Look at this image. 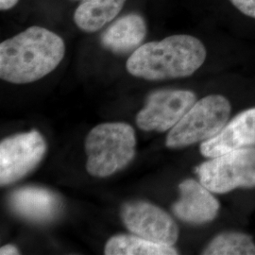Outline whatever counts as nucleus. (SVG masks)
Segmentation results:
<instances>
[{"label": "nucleus", "mask_w": 255, "mask_h": 255, "mask_svg": "<svg viewBox=\"0 0 255 255\" xmlns=\"http://www.w3.org/2000/svg\"><path fill=\"white\" fill-rule=\"evenodd\" d=\"M19 0H0V9L1 10H7V9L13 8Z\"/></svg>", "instance_id": "obj_18"}, {"label": "nucleus", "mask_w": 255, "mask_h": 255, "mask_svg": "<svg viewBox=\"0 0 255 255\" xmlns=\"http://www.w3.org/2000/svg\"><path fill=\"white\" fill-rule=\"evenodd\" d=\"M121 218L132 234L151 242L173 246L179 228L173 219L160 207L146 201H130L123 205Z\"/></svg>", "instance_id": "obj_8"}, {"label": "nucleus", "mask_w": 255, "mask_h": 255, "mask_svg": "<svg viewBox=\"0 0 255 255\" xmlns=\"http://www.w3.org/2000/svg\"><path fill=\"white\" fill-rule=\"evenodd\" d=\"M65 54L64 40L45 27H30L0 45V78L14 84L51 73Z\"/></svg>", "instance_id": "obj_1"}, {"label": "nucleus", "mask_w": 255, "mask_h": 255, "mask_svg": "<svg viewBox=\"0 0 255 255\" xmlns=\"http://www.w3.org/2000/svg\"><path fill=\"white\" fill-rule=\"evenodd\" d=\"M206 48L198 38L179 34L139 46L128 59V72L146 81L186 78L206 59Z\"/></svg>", "instance_id": "obj_2"}, {"label": "nucleus", "mask_w": 255, "mask_h": 255, "mask_svg": "<svg viewBox=\"0 0 255 255\" xmlns=\"http://www.w3.org/2000/svg\"><path fill=\"white\" fill-rule=\"evenodd\" d=\"M253 146H255V108L240 113L217 135L202 142L201 152L204 157L215 158Z\"/></svg>", "instance_id": "obj_9"}, {"label": "nucleus", "mask_w": 255, "mask_h": 255, "mask_svg": "<svg viewBox=\"0 0 255 255\" xmlns=\"http://www.w3.org/2000/svg\"><path fill=\"white\" fill-rule=\"evenodd\" d=\"M180 199L172 206L175 216L184 222L203 224L217 218L219 202L201 182L185 180L179 185Z\"/></svg>", "instance_id": "obj_10"}, {"label": "nucleus", "mask_w": 255, "mask_h": 255, "mask_svg": "<svg viewBox=\"0 0 255 255\" xmlns=\"http://www.w3.org/2000/svg\"><path fill=\"white\" fill-rule=\"evenodd\" d=\"M147 32L145 19L138 13H128L112 23L101 34V45L116 54L135 51Z\"/></svg>", "instance_id": "obj_12"}, {"label": "nucleus", "mask_w": 255, "mask_h": 255, "mask_svg": "<svg viewBox=\"0 0 255 255\" xmlns=\"http://www.w3.org/2000/svg\"><path fill=\"white\" fill-rule=\"evenodd\" d=\"M106 255H176L173 246L151 242L138 236L119 235L111 237L104 249Z\"/></svg>", "instance_id": "obj_14"}, {"label": "nucleus", "mask_w": 255, "mask_h": 255, "mask_svg": "<svg viewBox=\"0 0 255 255\" xmlns=\"http://www.w3.org/2000/svg\"><path fill=\"white\" fill-rule=\"evenodd\" d=\"M196 101V95L188 90L152 92L146 99L145 107L137 115V126L146 131L163 132L171 129Z\"/></svg>", "instance_id": "obj_7"}, {"label": "nucleus", "mask_w": 255, "mask_h": 255, "mask_svg": "<svg viewBox=\"0 0 255 255\" xmlns=\"http://www.w3.org/2000/svg\"><path fill=\"white\" fill-rule=\"evenodd\" d=\"M205 255H254L255 244L251 236L228 232L215 237L205 248Z\"/></svg>", "instance_id": "obj_15"}, {"label": "nucleus", "mask_w": 255, "mask_h": 255, "mask_svg": "<svg viewBox=\"0 0 255 255\" xmlns=\"http://www.w3.org/2000/svg\"><path fill=\"white\" fill-rule=\"evenodd\" d=\"M126 1L82 0L74 12V22L82 31H98L119 15Z\"/></svg>", "instance_id": "obj_13"}, {"label": "nucleus", "mask_w": 255, "mask_h": 255, "mask_svg": "<svg viewBox=\"0 0 255 255\" xmlns=\"http://www.w3.org/2000/svg\"><path fill=\"white\" fill-rule=\"evenodd\" d=\"M9 205L13 212L24 219L46 222L59 215L62 209V201L54 192L27 186L17 189L10 195Z\"/></svg>", "instance_id": "obj_11"}, {"label": "nucleus", "mask_w": 255, "mask_h": 255, "mask_svg": "<svg viewBox=\"0 0 255 255\" xmlns=\"http://www.w3.org/2000/svg\"><path fill=\"white\" fill-rule=\"evenodd\" d=\"M19 251L17 248L13 246V245H6L3 246L0 249V255H18Z\"/></svg>", "instance_id": "obj_17"}, {"label": "nucleus", "mask_w": 255, "mask_h": 255, "mask_svg": "<svg viewBox=\"0 0 255 255\" xmlns=\"http://www.w3.org/2000/svg\"><path fill=\"white\" fill-rule=\"evenodd\" d=\"M231 109L228 100L220 95H210L196 101L170 129L165 145L178 148L209 140L228 123Z\"/></svg>", "instance_id": "obj_4"}, {"label": "nucleus", "mask_w": 255, "mask_h": 255, "mask_svg": "<svg viewBox=\"0 0 255 255\" xmlns=\"http://www.w3.org/2000/svg\"><path fill=\"white\" fill-rule=\"evenodd\" d=\"M210 191L224 194L239 187H255V147H246L211 158L196 169Z\"/></svg>", "instance_id": "obj_5"}, {"label": "nucleus", "mask_w": 255, "mask_h": 255, "mask_svg": "<svg viewBox=\"0 0 255 255\" xmlns=\"http://www.w3.org/2000/svg\"><path fill=\"white\" fill-rule=\"evenodd\" d=\"M135 147V132L130 125L123 122L100 124L85 139L86 169L94 177H109L132 161Z\"/></svg>", "instance_id": "obj_3"}, {"label": "nucleus", "mask_w": 255, "mask_h": 255, "mask_svg": "<svg viewBox=\"0 0 255 255\" xmlns=\"http://www.w3.org/2000/svg\"><path fill=\"white\" fill-rule=\"evenodd\" d=\"M231 3L249 17L255 18V0H230Z\"/></svg>", "instance_id": "obj_16"}, {"label": "nucleus", "mask_w": 255, "mask_h": 255, "mask_svg": "<svg viewBox=\"0 0 255 255\" xmlns=\"http://www.w3.org/2000/svg\"><path fill=\"white\" fill-rule=\"evenodd\" d=\"M46 151L44 137L37 130L8 137L0 143V184L17 182L31 172Z\"/></svg>", "instance_id": "obj_6"}]
</instances>
